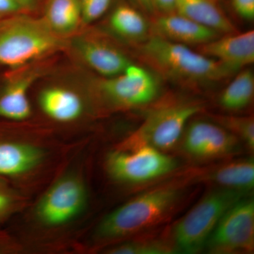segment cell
<instances>
[{"label":"cell","instance_id":"16","mask_svg":"<svg viewBox=\"0 0 254 254\" xmlns=\"http://www.w3.org/2000/svg\"><path fill=\"white\" fill-rule=\"evenodd\" d=\"M44 158V153L34 145L0 140V177H14L31 172Z\"/></svg>","mask_w":254,"mask_h":254},{"label":"cell","instance_id":"27","mask_svg":"<svg viewBox=\"0 0 254 254\" xmlns=\"http://www.w3.org/2000/svg\"><path fill=\"white\" fill-rule=\"evenodd\" d=\"M22 11L15 0H0V17H11Z\"/></svg>","mask_w":254,"mask_h":254},{"label":"cell","instance_id":"12","mask_svg":"<svg viewBox=\"0 0 254 254\" xmlns=\"http://www.w3.org/2000/svg\"><path fill=\"white\" fill-rule=\"evenodd\" d=\"M203 46L198 52L220 62L235 72L254 63V31L222 35Z\"/></svg>","mask_w":254,"mask_h":254},{"label":"cell","instance_id":"10","mask_svg":"<svg viewBox=\"0 0 254 254\" xmlns=\"http://www.w3.org/2000/svg\"><path fill=\"white\" fill-rule=\"evenodd\" d=\"M71 46L82 63L101 78L121 74L133 63L120 48L95 33L78 31L73 35Z\"/></svg>","mask_w":254,"mask_h":254},{"label":"cell","instance_id":"8","mask_svg":"<svg viewBox=\"0 0 254 254\" xmlns=\"http://www.w3.org/2000/svg\"><path fill=\"white\" fill-rule=\"evenodd\" d=\"M205 247L210 253H252L254 250V201L242 198L220 219Z\"/></svg>","mask_w":254,"mask_h":254},{"label":"cell","instance_id":"23","mask_svg":"<svg viewBox=\"0 0 254 254\" xmlns=\"http://www.w3.org/2000/svg\"><path fill=\"white\" fill-rule=\"evenodd\" d=\"M170 246L155 241L130 242L108 250L113 254H168L173 253Z\"/></svg>","mask_w":254,"mask_h":254},{"label":"cell","instance_id":"25","mask_svg":"<svg viewBox=\"0 0 254 254\" xmlns=\"http://www.w3.org/2000/svg\"><path fill=\"white\" fill-rule=\"evenodd\" d=\"M83 26L91 24L107 12L112 0H79Z\"/></svg>","mask_w":254,"mask_h":254},{"label":"cell","instance_id":"13","mask_svg":"<svg viewBox=\"0 0 254 254\" xmlns=\"http://www.w3.org/2000/svg\"><path fill=\"white\" fill-rule=\"evenodd\" d=\"M150 24L151 35L187 46H203L222 36L176 12L157 15Z\"/></svg>","mask_w":254,"mask_h":254},{"label":"cell","instance_id":"5","mask_svg":"<svg viewBox=\"0 0 254 254\" xmlns=\"http://www.w3.org/2000/svg\"><path fill=\"white\" fill-rule=\"evenodd\" d=\"M201 110L195 103H178L157 108L148 114L141 126L118 147L130 150L149 145L163 151L173 148L181 138L189 121Z\"/></svg>","mask_w":254,"mask_h":254},{"label":"cell","instance_id":"17","mask_svg":"<svg viewBox=\"0 0 254 254\" xmlns=\"http://www.w3.org/2000/svg\"><path fill=\"white\" fill-rule=\"evenodd\" d=\"M175 12L221 35L238 31L216 0H176Z\"/></svg>","mask_w":254,"mask_h":254},{"label":"cell","instance_id":"9","mask_svg":"<svg viewBox=\"0 0 254 254\" xmlns=\"http://www.w3.org/2000/svg\"><path fill=\"white\" fill-rule=\"evenodd\" d=\"M86 203L83 182L73 176L65 177L43 195L37 206V217L48 226H60L77 216Z\"/></svg>","mask_w":254,"mask_h":254},{"label":"cell","instance_id":"1","mask_svg":"<svg viewBox=\"0 0 254 254\" xmlns=\"http://www.w3.org/2000/svg\"><path fill=\"white\" fill-rule=\"evenodd\" d=\"M140 56L164 77L188 84L220 81L235 72L189 46L150 35L139 44Z\"/></svg>","mask_w":254,"mask_h":254},{"label":"cell","instance_id":"15","mask_svg":"<svg viewBox=\"0 0 254 254\" xmlns=\"http://www.w3.org/2000/svg\"><path fill=\"white\" fill-rule=\"evenodd\" d=\"M43 113L59 123H71L81 116L84 103L81 95L71 88L51 86L42 90L38 98Z\"/></svg>","mask_w":254,"mask_h":254},{"label":"cell","instance_id":"30","mask_svg":"<svg viewBox=\"0 0 254 254\" xmlns=\"http://www.w3.org/2000/svg\"><path fill=\"white\" fill-rule=\"evenodd\" d=\"M23 11L33 9L36 6L38 0H15Z\"/></svg>","mask_w":254,"mask_h":254},{"label":"cell","instance_id":"18","mask_svg":"<svg viewBox=\"0 0 254 254\" xmlns=\"http://www.w3.org/2000/svg\"><path fill=\"white\" fill-rule=\"evenodd\" d=\"M108 24L110 30L125 41L141 43L151 35L150 24L135 6L119 4L110 14Z\"/></svg>","mask_w":254,"mask_h":254},{"label":"cell","instance_id":"24","mask_svg":"<svg viewBox=\"0 0 254 254\" xmlns=\"http://www.w3.org/2000/svg\"><path fill=\"white\" fill-rule=\"evenodd\" d=\"M21 201V196L0 177V223L19 208Z\"/></svg>","mask_w":254,"mask_h":254},{"label":"cell","instance_id":"31","mask_svg":"<svg viewBox=\"0 0 254 254\" xmlns=\"http://www.w3.org/2000/svg\"><path fill=\"white\" fill-rule=\"evenodd\" d=\"M9 240L6 237L0 234V254L5 253L9 250Z\"/></svg>","mask_w":254,"mask_h":254},{"label":"cell","instance_id":"19","mask_svg":"<svg viewBox=\"0 0 254 254\" xmlns=\"http://www.w3.org/2000/svg\"><path fill=\"white\" fill-rule=\"evenodd\" d=\"M43 20L60 38L73 36L83 27L79 0H49Z\"/></svg>","mask_w":254,"mask_h":254},{"label":"cell","instance_id":"21","mask_svg":"<svg viewBox=\"0 0 254 254\" xmlns=\"http://www.w3.org/2000/svg\"><path fill=\"white\" fill-rule=\"evenodd\" d=\"M254 95V73L250 68H245L237 73L220 96L222 108L232 111L248 106Z\"/></svg>","mask_w":254,"mask_h":254},{"label":"cell","instance_id":"28","mask_svg":"<svg viewBox=\"0 0 254 254\" xmlns=\"http://www.w3.org/2000/svg\"><path fill=\"white\" fill-rule=\"evenodd\" d=\"M155 11L160 14L175 12L176 0H152Z\"/></svg>","mask_w":254,"mask_h":254},{"label":"cell","instance_id":"11","mask_svg":"<svg viewBox=\"0 0 254 254\" xmlns=\"http://www.w3.org/2000/svg\"><path fill=\"white\" fill-rule=\"evenodd\" d=\"M237 146V137L220 125L195 121L185 130L184 150L195 158L222 156L232 153Z\"/></svg>","mask_w":254,"mask_h":254},{"label":"cell","instance_id":"2","mask_svg":"<svg viewBox=\"0 0 254 254\" xmlns=\"http://www.w3.org/2000/svg\"><path fill=\"white\" fill-rule=\"evenodd\" d=\"M65 43L43 18L15 15L0 23V65L23 68L58 51Z\"/></svg>","mask_w":254,"mask_h":254},{"label":"cell","instance_id":"26","mask_svg":"<svg viewBox=\"0 0 254 254\" xmlns=\"http://www.w3.org/2000/svg\"><path fill=\"white\" fill-rule=\"evenodd\" d=\"M232 9L240 17L252 21L254 18V0H230Z\"/></svg>","mask_w":254,"mask_h":254},{"label":"cell","instance_id":"20","mask_svg":"<svg viewBox=\"0 0 254 254\" xmlns=\"http://www.w3.org/2000/svg\"><path fill=\"white\" fill-rule=\"evenodd\" d=\"M224 188L247 192L254 186L253 159H245L220 167L204 177Z\"/></svg>","mask_w":254,"mask_h":254},{"label":"cell","instance_id":"14","mask_svg":"<svg viewBox=\"0 0 254 254\" xmlns=\"http://www.w3.org/2000/svg\"><path fill=\"white\" fill-rule=\"evenodd\" d=\"M25 66L21 72L14 73L0 91V118L13 121H23L31 115L28 93L35 81L42 74L39 68Z\"/></svg>","mask_w":254,"mask_h":254},{"label":"cell","instance_id":"3","mask_svg":"<svg viewBox=\"0 0 254 254\" xmlns=\"http://www.w3.org/2000/svg\"><path fill=\"white\" fill-rule=\"evenodd\" d=\"M180 196V190L164 187L145 192L117 208L100 222L97 235L103 240L133 235L167 217Z\"/></svg>","mask_w":254,"mask_h":254},{"label":"cell","instance_id":"6","mask_svg":"<svg viewBox=\"0 0 254 254\" xmlns=\"http://www.w3.org/2000/svg\"><path fill=\"white\" fill-rule=\"evenodd\" d=\"M95 86L105 101L120 109L149 104L156 99L160 91V82L155 75L133 63L118 76L100 77Z\"/></svg>","mask_w":254,"mask_h":254},{"label":"cell","instance_id":"29","mask_svg":"<svg viewBox=\"0 0 254 254\" xmlns=\"http://www.w3.org/2000/svg\"><path fill=\"white\" fill-rule=\"evenodd\" d=\"M137 9L147 14H153L155 9L152 0H131Z\"/></svg>","mask_w":254,"mask_h":254},{"label":"cell","instance_id":"7","mask_svg":"<svg viewBox=\"0 0 254 254\" xmlns=\"http://www.w3.org/2000/svg\"><path fill=\"white\" fill-rule=\"evenodd\" d=\"M175 159L149 145L117 150L107 160L108 173L118 181L137 184L150 181L177 168Z\"/></svg>","mask_w":254,"mask_h":254},{"label":"cell","instance_id":"22","mask_svg":"<svg viewBox=\"0 0 254 254\" xmlns=\"http://www.w3.org/2000/svg\"><path fill=\"white\" fill-rule=\"evenodd\" d=\"M217 123L227 131L239 137L251 150L254 148L253 117L215 116Z\"/></svg>","mask_w":254,"mask_h":254},{"label":"cell","instance_id":"4","mask_svg":"<svg viewBox=\"0 0 254 254\" xmlns=\"http://www.w3.org/2000/svg\"><path fill=\"white\" fill-rule=\"evenodd\" d=\"M245 193L221 187L207 193L174 227L176 250L195 254L203 250L224 214Z\"/></svg>","mask_w":254,"mask_h":254}]
</instances>
